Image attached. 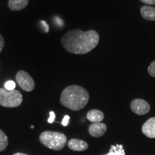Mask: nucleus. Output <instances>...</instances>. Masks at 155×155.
I'll return each mask as SVG.
<instances>
[{
	"label": "nucleus",
	"mask_w": 155,
	"mask_h": 155,
	"mask_svg": "<svg viewBox=\"0 0 155 155\" xmlns=\"http://www.w3.org/2000/svg\"><path fill=\"white\" fill-rule=\"evenodd\" d=\"M99 42V35L95 30L83 32L73 30L61 38V43L68 52L74 54H86L96 47Z\"/></svg>",
	"instance_id": "f257e3e1"
},
{
	"label": "nucleus",
	"mask_w": 155,
	"mask_h": 155,
	"mask_svg": "<svg viewBox=\"0 0 155 155\" xmlns=\"http://www.w3.org/2000/svg\"><path fill=\"white\" fill-rule=\"evenodd\" d=\"M89 101V94L83 87L73 85L65 88L61 96V104L65 107L78 111L86 106Z\"/></svg>",
	"instance_id": "f03ea898"
},
{
	"label": "nucleus",
	"mask_w": 155,
	"mask_h": 155,
	"mask_svg": "<svg viewBox=\"0 0 155 155\" xmlns=\"http://www.w3.org/2000/svg\"><path fill=\"white\" fill-rule=\"evenodd\" d=\"M40 141L48 148L53 150H61L67 143V137L64 134L57 131H47L40 136Z\"/></svg>",
	"instance_id": "7ed1b4c3"
},
{
	"label": "nucleus",
	"mask_w": 155,
	"mask_h": 155,
	"mask_svg": "<svg viewBox=\"0 0 155 155\" xmlns=\"http://www.w3.org/2000/svg\"><path fill=\"white\" fill-rule=\"evenodd\" d=\"M22 100V95L19 91L0 88V106L7 108L17 107L21 105Z\"/></svg>",
	"instance_id": "20e7f679"
},
{
	"label": "nucleus",
	"mask_w": 155,
	"mask_h": 155,
	"mask_svg": "<svg viewBox=\"0 0 155 155\" xmlns=\"http://www.w3.org/2000/svg\"><path fill=\"white\" fill-rule=\"evenodd\" d=\"M16 80L20 88L25 91H32L35 88V82L30 74L24 71H20L17 73Z\"/></svg>",
	"instance_id": "39448f33"
},
{
	"label": "nucleus",
	"mask_w": 155,
	"mask_h": 155,
	"mask_svg": "<svg viewBox=\"0 0 155 155\" xmlns=\"http://www.w3.org/2000/svg\"><path fill=\"white\" fill-rule=\"evenodd\" d=\"M131 109L136 114L144 115L150 111V106L146 101L137 98L131 101Z\"/></svg>",
	"instance_id": "423d86ee"
},
{
	"label": "nucleus",
	"mask_w": 155,
	"mask_h": 155,
	"mask_svg": "<svg viewBox=\"0 0 155 155\" xmlns=\"http://www.w3.org/2000/svg\"><path fill=\"white\" fill-rule=\"evenodd\" d=\"M107 130V127L105 124L101 123H93L89 127V134L94 137H100L106 133Z\"/></svg>",
	"instance_id": "0eeeda50"
},
{
	"label": "nucleus",
	"mask_w": 155,
	"mask_h": 155,
	"mask_svg": "<svg viewBox=\"0 0 155 155\" xmlns=\"http://www.w3.org/2000/svg\"><path fill=\"white\" fill-rule=\"evenodd\" d=\"M142 132L149 138H155V118L148 119L142 126Z\"/></svg>",
	"instance_id": "6e6552de"
},
{
	"label": "nucleus",
	"mask_w": 155,
	"mask_h": 155,
	"mask_svg": "<svg viewBox=\"0 0 155 155\" xmlns=\"http://www.w3.org/2000/svg\"><path fill=\"white\" fill-rule=\"evenodd\" d=\"M68 147L71 150L77 151V152H82L88 149V143L81 139H72L68 143Z\"/></svg>",
	"instance_id": "1a4fd4ad"
},
{
	"label": "nucleus",
	"mask_w": 155,
	"mask_h": 155,
	"mask_svg": "<svg viewBox=\"0 0 155 155\" xmlns=\"http://www.w3.org/2000/svg\"><path fill=\"white\" fill-rule=\"evenodd\" d=\"M142 17L147 20H155V7L150 6H143L140 9Z\"/></svg>",
	"instance_id": "9d476101"
},
{
	"label": "nucleus",
	"mask_w": 155,
	"mask_h": 155,
	"mask_svg": "<svg viewBox=\"0 0 155 155\" xmlns=\"http://www.w3.org/2000/svg\"><path fill=\"white\" fill-rule=\"evenodd\" d=\"M87 119L92 123H98L104 119V114L102 111L97 109L91 110L88 112L86 116Z\"/></svg>",
	"instance_id": "9b49d317"
},
{
	"label": "nucleus",
	"mask_w": 155,
	"mask_h": 155,
	"mask_svg": "<svg viewBox=\"0 0 155 155\" xmlns=\"http://www.w3.org/2000/svg\"><path fill=\"white\" fill-rule=\"evenodd\" d=\"M29 0H9V9L13 11H19L28 5Z\"/></svg>",
	"instance_id": "f8f14e48"
},
{
	"label": "nucleus",
	"mask_w": 155,
	"mask_h": 155,
	"mask_svg": "<svg viewBox=\"0 0 155 155\" xmlns=\"http://www.w3.org/2000/svg\"><path fill=\"white\" fill-rule=\"evenodd\" d=\"M125 151L122 144L111 145L109 152L104 155H125Z\"/></svg>",
	"instance_id": "ddd939ff"
},
{
	"label": "nucleus",
	"mask_w": 155,
	"mask_h": 155,
	"mask_svg": "<svg viewBox=\"0 0 155 155\" xmlns=\"http://www.w3.org/2000/svg\"><path fill=\"white\" fill-rule=\"evenodd\" d=\"M9 140L7 135L0 129V152H2L7 148Z\"/></svg>",
	"instance_id": "4468645a"
},
{
	"label": "nucleus",
	"mask_w": 155,
	"mask_h": 155,
	"mask_svg": "<svg viewBox=\"0 0 155 155\" xmlns=\"http://www.w3.org/2000/svg\"><path fill=\"white\" fill-rule=\"evenodd\" d=\"M16 84L13 81H8L5 83V88L7 91H13L15 90Z\"/></svg>",
	"instance_id": "2eb2a0df"
},
{
	"label": "nucleus",
	"mask_w": 155,
	"mask_h": 155,
	"mask_svg": "<svg viewBox=\"0 0 155 155\" xmlns=\"http://www.w3.org/2000/svg\"><path fill=\"white\" fill-rule=\"evenodd\" d=\"M148 73L151 76L155 77V61H153L148 68Z\"/></svg>",
	"instance_id": "dca6fc26"
},
{
	"label": "nucleus",
	"mask_w": 155,
	"mask_h": 155,
	"mask_svg": "<svg viewBox=\"0 0 155 155\" xmlns=\"http://www.w3.org/2000/svg\"><path fill=\"white\" fill-rule=\"evenodd\" d=\"M55 114L54 113L53 111H50V117L49 119H48V123L50 124H53L54 121H55Z\"/></svg>",
	"instance_id": "f3484780"
},
{
	"label": "nucleus",
	"mask_w": 155,
	"mask_h": 155,
	"mask_svg": "<svg viewBox=\"0 0 155 155\" xmlns=\"http://www.w3.org/2000/svg\"><path fill=\"white\" fill-rule=\"evenodd\" d=\"M69 121H70V116L68 115L65 116L63 119V121H62V124H63V126H64V127H66V126H68V124Z\"/></svg>",
	"instance_id": "a211bd4d"
},
{
	"label": "nucleus",
	"mask_w": 155,
	"mask_h": 155,
	"mask_svg": "<svg viewBox=\"0 0 155 155\" xmlns=\"http://www.w3.org/2000/svg\"><path fill=\"white\" fill-rule=\"evenodd\" d=\"M4 47H5V40H4L3 37L0 35V53L2 51Z\"/></svg>",
	"instance_id": "6ab92c4d"
},
{
	"label": "nucleus",
	"mask_w": 155,
	"mask_h": 155,
	"mask_svg": "<svg viewBox=\"0 0 155 155\" xmlns=\"http://www.w3.org/2000/svg\"><path fill=\"white\" fill-rule=\"evenodd\" d=\"M141 2L147 4V5H155V0H140Z\"/></svg>",
	"instance_id": "aec40b11"
},
{
	"label": "nucleus",
	"mask_w": 155,
	"mask_h": 155,
	"mask_svg": "<svg viewBox=\"0 0 155 155\" xmlns=\"http://www.w3.org/2000/svg\"><path fill=\"white\" fill-rule=\"evenodd\" d=\"M41 24L43 25V28H44V30L45 32H48V31H49V26H48V25L47 24V22H45V21H41Z\"/></svg>",
	"instance_id": "412c9836"
},
{
	"label": "nucleus",
	"mask_w": 155,
	"mask_h": 155,
	"mask_svg": "<svg viewBox=\"0 0 155 155\" xmlns=\"http://www.w3.org/2000/svg\"><path fill=\"white\" fill-rule=\"evenodd\" d=\"M13 155H28V154H23V153H15V154H14Z\"/></svg>",
	"instance_id": "4be33fe9"
}]
</instances>
